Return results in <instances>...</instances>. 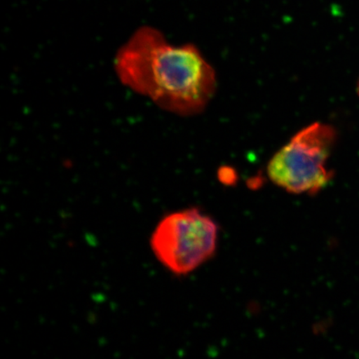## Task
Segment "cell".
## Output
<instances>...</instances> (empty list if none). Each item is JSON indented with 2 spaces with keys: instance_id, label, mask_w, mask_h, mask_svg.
<instances>
[{
  "instance_id": "obj_2",
  "label": "cell",
  "mask_w": 359,
  "mask_h": 359,
  "mask_svg": "<svg viewBox=\"0 0 359 359\" xmlns=\"http://www.w3.org/2000/svg\"><path fill=\"white\" fill-rule=\"evenodd\" d=\"M335 139L334 129L329 125L308 126L269 161V178L292 194H316L333 178L327 161Z\"/></svg>"
},
{
  "instance_id": "obj_3",
  "label": "cell",
  "mask_w": 359,
  "mask_h": 359,
  "mask_svg": "<svg viewBox=\"0 0 359 359\" xmlns=\"http://www.w3.org/2000/svg\"><path fill=\"white\" fill-rule=\"evenodd\" d=\"M218 226L209 215L190 208L170 213L152 232L150 245L155 257L170 273L187 276L213 257Z\"/></svg>"
},
{
  "instance_id": "obj_1",
  "label": "cell",
  "mask_w": 359,
  "mask_h": 359,
  "mask_svg": "<svg viewBox=\"0 0 359 359\" xmlns=\"http://www.w3.org/2000/svg\"><path fill=\"white\" fill-rule=\"evenodd\" d=\"M121 82L165 110L199 114L217 86L215 72L193 45L174 46L158 30L143 27L116 57Z\"/></svg>"
},
{
  "instance_id": "obj_4",
  "label": "cell",
  "mask_w": 359,
  "mask_h": 359,
  "mask_svg": "<svg viewBox=\"0 0 359 359\" xmlns=\"http://www.w3.org/2000/svg\"><path fill=\"white\" fill-rule=\"evenodd\" d=\"M358 95H359V83H358Z\"/></svg>"
}]
</instances>
